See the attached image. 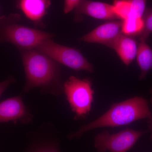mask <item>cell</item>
Here are the masks:
<instances>
[{
	"label": "cell",
	"mask_w": 152,
	"mask_h": 152,
	"mask_svg": "<svg viewBox=\"0 0 152 152\" xmlns=\"http://www.w3.org/2000/svg\"><path fill=\"white\" fill-rule=\"evenodd\" d=\"M36 152H59L56 148L53 147H46L38 150Z\"/></svg>",
	"instance_id": "18"
},
{
	"label": "cell",
	"mask_w": 152,
	"mask_h": 152,
	"mask_svg": "<svg viewBox=\"0 0 152 152\" xmlns=\"http://www.w3.org/2000/svg\"><path fill=\"white\" fill-rule=\"evenodd\" d=\"M113 5L121 20H124L129 17L131 11V4L129 0H115Z\"/></svg>",
	"instance_id": "14"
},
{
	"label": "cell",
	"mask_w": 152,
	"mask_h": 152,
	"mask_svg": "<svg viewBox=\"0 0 152 152\" xmlns=\"http://www.w3.org/2000/svg\"><path fill=\"white\" fill-rule=\"evenodd\" d=\"M21 16L10 14L0 16V42L10 43L19 50H32L55 35L19 24Z\"/></svg>",
	"instance_id": "3"
},
{
	"label": "cell",
	"mask_w": 152,
	"mask_h": 152,
	"mask_svg": "<svg viewBox=\"0 0 152 152\" xmlns=\"http://www.w3.org/2000/svg\"><path fill=\"white\" fill-rule=\"evenodd\" d=\"M63 90L75 118H84L90 112L94 100V91L89 79L72 76L64 83Z\"/></svg>",
	"instance_id": "4"
},
{
	"label": "cell",
	"mask_w": 152,
	"mask_h": 152,
	"mask_svg": "<svg viewBox=\"0 0 152 152\" xmlns=\"http://www.w3.org/2000/svg\"><path fill=\"white\" fill-rule=\"evenodd\" d=\"M146 132L129 129L112 134L104 131L95 136V148L97 152H127Z\"/></svg>",
	"instance_id": "6"
},
{
	"label": "cell",
	"mask_w": 152,
	"mask_h": 152,
	"mask_svg": "<svg viewBox=\"0 0 152 152\" xmlns=\"http://www.w3.org/2000/svg\"><path fill=\"white\" fill-rule=\"evenodd\" d=\"M143 27L138 36L140 41H146L152 33V8L146 9L142 16Z\"/></svg>",
	"instance_id": "13"
},
{
	"label": "cell",
	"mask_w": 152,
	"mask_h": 152,
	"mask_svg": "<svg viewBox=\"0 0 152 152\" xmlns=\"http://www.w3.org/2000/svg\"><path fill=\"white\" fill-rule=\"evenodd\" d=\"M136 57L141 72L139 79L143 80L146 77L148 73L152 70V49L146 41H140Z\"/></svg>",
	"instance_id": "12"
},
{
	"label": "cell",
	"mask_w": 152,
	"mask_h": 152,
	"mask_svg": "<svg viewBox=\"0 0 152 152\" xmlns=\"http://www.w3.org/2000/svg\"><path fill=\"white\" fill-rule=\"evenodd\" d=\"M81 0H64V12L65 14L69 13V12L76 8Z\"/></svg>",
	"instance_id": "16"
},
{
	"label": "cell",
	"mask_w": 152,
	"mask_h": 152,
	"mask_svg": "<svg viewBox=\"0 0 152 152\" xmlns=\"http://www.w3.org/2000/svg\"><path fill=\"white\" fill-rule=\"evenodd\" d=\"M150 93L151 95V102L152 105V88L150 90ZM148 129L150 131V132L151 133V137H150V139L152 140V117L151 118L149 119L148 120Z\"/></svg>",
	"instance_id": "19"
},
{
	"label": "cell",
	"mask_w": 152,
	"mask_h": 152,
	"mask_svg": "<svg viewBox=\"0 0 152 152\" xmlns=\"http://www.w3.org/2000/svg\"><path fill=\"white\" fill-rule=\"evenodd\" d=\"M123 26L122 20L107 22L79 38L78 40L88 43L102 44L112 48L123 33Z\"/></svg>",
	"instance_id": "7"
},
{
	"label": "cell",
	"mask_w": 152,
	"mask_h": 152,
	"mask_svg": "<svg viewBox=\"0 0 152 152\" xmlns=\"http://www.w3.org/2000/svg\"><path fill=\"white\" fill-rule=\"evenodd\" d=\"M15 82V79L12 76H10L5 80L0 83V96L5 90Z\"/></svg>",
	"instance_id": "17"
},
{
	"label": "cell",
	"mask_w": 152,
	"mask_h": 152,
	"mask_svg": "<svg viewBox=\"0 0 152 152\" xmlns=\"http://www.w3.org/2000/svg\"><path fill=\"white\" fill-rule=\"evenodd\" d=\"M26 75L23 92L39 88L54 95L62 94L61 68L58 62L34 50H19Z\"/></svg>",
	"instance_id": "1"
},
{
	"label": "cell",
	"mask_w": 152,
	"mask_h": 152,
	"mask_svg": "<svg viewBox=\"0 0 152 152\" xmlns=\"http://www.w3.org/2000/svg\"><path fill=\"white\" fill-rule=\"evenodd\" d=\"M152 117L148 101L142 97L134 96L112 105L100 117L82 126L77 132L70 134L68 137L79 138L85 133L94 129L125 126L140 120L150 119Z\"/></svg>",
	"instance_id": "2"
},
{
	"label": "cell",
	"mask_w": 152,
	"mask_h": 152,
	"mask_svg": "<svg viewBox=\"0 0 152 152\" xmlns=\"http://www.w3.org/2000/svg\"><path fill=\"white\" fill-rule=\"evenodd\" d=\"M131 4V11L128 18L142 19L145 10L147 0H129ZM126 18V19H127Z\"/></svg>",
	"instance_id": "15"
},
{
	"label": "cell",
	"mask_w": 152,
	"mask_h": 152,
	"mask_svg": "<svg viewBox=\"0 0 152 152\" xmlns=\"http://www.w3.org/2000/svg\"><path fill=\"white\" fill-rule=\"evenodd\" d=\"M32 50L43 54L57 62L75 70L86 71L91 73L94 71L92 64L79 50L56 43L52 38L43 41Z\"/></svg>",
	"instance_id": "5"
},
{
	"label": "cell",
	"mask_w": 152,
	"mask_h": 152,
	"mask_svg": "<svg viewBox=\"0 0 152 152\" xmlns=\"http://www.w3.org/2000/svg\"><path fill=\"white\" fill-rule=\"evenodd\" d=\"M50 5V0H17V7L36 24L41 23Z\"/></svg>",
	"instance_id": "10"
},
{
	"label": "cell",
	"mask_w": 152,
	"mask_h": 152,
	"mask_svg": "<svg viewBox=\"0 0 152 152\" xmlns=\"http://www.w3.org/2000/svg\"><path fill=\"white\" fill-rule=\"evenodd\" d=\"M112 48L115 51L123 63L129 66L137 57L138 45L133 37L123 33Z\"/></svg>",
	"instance_id": "11"
},
{
	"label": "cell",
	"mask_w": 152,
	"mask_h": 152,
	"mask_svg": "<svg viewBox=\"0 0 152 152\" xmlns=\"http://www.w3.org/2000/svg\"><path fill=\"white\" fill-rule=\"evenodd\" d=\"M32 118V115L25 106L21 96L8 98L0 102V123L20 121L28 124Z\"/></svg>",
	"instance_id": "8"
},
{
	"label": "cell",
	"mask_w": 152,
	"mask_h": 152,
	"mask_svg": "<svg viewBox=\"0 0 152 152\" xmlns=\"http://www.w3.org/2000/svg\"><path fill=\"white\" fill-rule=\"evenodd\" d=\"M75 20H81L83 15L100 20L120 19L114 10L113 5L89 0H81L75 8Z\"/></svg>",
	"instance_id": "9"
}]
</instances>
